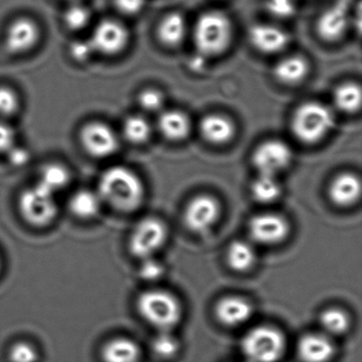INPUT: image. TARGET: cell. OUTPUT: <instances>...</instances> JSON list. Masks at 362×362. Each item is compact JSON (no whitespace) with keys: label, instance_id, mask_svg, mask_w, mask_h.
Wrapping results in <instances>:
<instances>
[{"label":"cell","instance_id":"cell-1","mask_svg":"<svg viewBox=\"0 0 362 362\" xmlns=\"http://www.w3.org/2000/svg\"><path fill=\"white\" fill-rule=\"evenodd\" d=\"M97 192L103 204L122 213H131L143 204L145 187L134 171L114 166L101 175Z\"/></svg>","mask_w":362,"mask_h":362},{"label":"cell","instance_id":"cell-2","mask_svg":"<svg viewBox=\"0 0 362 362\" xmlns=\"http://www.w3.org/2000/svg\"><path fill=\"white\" fill-rule=\"evenodd\" d=\"M137 311L158 332L173 330L183 319V306L179 298L163 289L143 292L137 298Z\"/></svg>","mask_w":362,"mask_h":362},{"label":"cell","instance_id":"cell-3","mask_svg":"<svg viewBox=\"0 0 362 362\" xmlns=\"http://www.w3.org/2000/svg\"><path fill=\"white\" fill-rule=\"evenodd\" d=\"M232 37V23L222 12H205L194 25V45L199 56L203 58L223 54L230 46Z\"/></svg>","mask_w":362,"mask_h":362},{"label":"cell","instance_id":"cell-4","mask_svg":"<svg viewBox=\"0 0 362 362\" xmlns=\"http://www.w3.org/2000/svg\"><path fill=\"white\" fill-rule=\"evenodd\" d=\"M334 126V115L332 110L315 101L300 105L291 120L294 136L307 145H313L325 139Z\"/></svg>","mask_w":362,"mask_h":362},{"label":"cell","instance_id":"cell-5","mask_svg":"<svg viewBox=\"0 0 362 362\" xmlns=\"http://www.w3.org/2000/svg\"><path fill=\"white\" fill-rule=\"evenodd\" d=\"M285 336L272 326H256L241 340V349L247 362H279L285 355Z\"/></svg>","mask_w":362,"mask_h":362},{"label":"cell","instance_id":"cell-6","mask_svg":"<svg viewBox=\"0 0 362 362\" xmlns=\"http://www.w3.org/2000/svg\"><path fill=\"white\" fill-rule=\"evenodd\" d=\"M18 209L23 219L35 228H45L56 219L59 213L56 194L35 184L21 194Z\"/></svg>","mask_w":362,"mask_h":362},{"label":"cell","instance_id":"cell-7","mask_svg":"<svg viewBox=\"0 0 362 362\" xmlns=\"http://www.w3.org/2000/svg\"><path fill=\"white\" fill-rule=\"evenodd\" d=\"M168 240V228L162 220L148 217L139 221L133 230L129 249L135 257L143 260L154 257Z\"/></svg>","mask_w":362,"mask_h":362},{"label":"cell","instance_id":"cell-8","mask_svg":"<svg viewBox=\"0 0 362 362\" xmlns=\"http://www.w3.org/2000/svg\"><path fill=\"white\" fill-rule=\"evenodd\" d=\"M82 147L93 158H107L119 149V137L111 126L103 122L84 124L80 132Z\"/></svg>","mask_w":362,"mask_h":362},{"label":"cell","instance_id":"cell-9","mask_svg":"<svg viewBox=\"0 0 362 362\" xmlns=\"http://www.w3.org/2000/svg\"><path fill=\"white\" fill-rule=\"evenodd\" d=\"M292 158L291 148L287 144L279 139H269L256 148L252 162L258 175L277 177L289 167Z\"/></svg>","mask_w":362,"mask_h":362},{"label":"cell","instance_id":"cell-10","mask_svg":"<svg viewBox=\"0 0 362 362\" xmlns=\"http://www.w3.org/2000/svg\"><path fill=\"white\" fill-rule=\"evenodd\" d=\"M221 214L219 201L209 194H199L190 200L184 213L186 228L194 234H204L217 223Z\"/></svg>","mask_w":362,"mask_h":362},{"label":"cell","instance_id":"cell-11","mask_svg":"<svg viewBox=\"0 0 362 362\" xmlns=\"http://www.w3.org/2000/svg\"><path fill=\"white\" fill-rule=\"evenodd\" d=\"M90 43L95 52L113 57L122 54L130 41V33L122 23L103 20L93 30Z\"/></svg>","mask_w":362,"mask_h":362},{"label":"cell","instance_id":"cell-12","mask_svg":"<svg viewBox=\"0 0 362 362\" xmlns=\"http://www.w3.org/2000/svg\"><path fill=\"white\" fill-rule=\"evenodd\" d=\"M289 232V223L279 214H259L249 223L250 236L258 245H279L287 238Z\"/></svg>","mask_w":362,"mask_h":362},{"label":"cell","instance_id":"cell-13","mask_svg":"<svg viewBox=\"0 0 362 362\" xmlns=\"http://www.w3.org/2000/svg\"><path fill=\"white\" fill-rule=\"evenodd\" d=\"M349 5L351 0H337L320 16L317 33L323 41L332 43L344 37L351 23Z\"/></svg>","mask_w":362,"mask_h":362},{"label":"cell","instance_id":"cell-14","mask_svg":"<svg viewBox=\"0 0 362 362\" xmlns=\"http://www.w3.org/2000/svg\"><path fill=\"white\" fill-rule=\"evenodd\" d=\"M41 39L39 25L29 18L14 20L6 33V48L14 54H23L33 50Z\"/></svg>","mask_w":362,"mask_h":362},{"label":"cell","instance_id":"cell-15","mask_svg":"<svg viewBox=\"0 0 362 362\" xmlns=\"http://www.w3.org/2000/svg\"><path fill=\"white\" fill-rule=\"evenodd\" d=\"M296 351L302 362H329L336 355L332 338L324 332H310L300 337Z\"/></svg>","mask_w":362,"mask_h":362},{"label":"cell","instance_id":"cell-16","mask_svg":"<svg viewBox=\"0 0 362 362\" xmlns=\"http://www.w3.org/2000/svg\"><path fill=\"white\" fill-rule=\"evenodd\" d=\"M250 43L262 54H275L283 52L290 43L284 29L270 24H256L249 30Z\"/></svg>","mask_w":362,"mask_h":362},{"label":"cell","instance_id":"cell-17","mask_svg":"<svg viewBox=\"0 0 362 362\" xmlns=\"http://www.w3.org/2000/svg\"><path fill=\"white\" fill-rule=\"evenodd\" d=\"M253 313L252 303L239 296H224L215 306L216 317L226 327H239L247 323Z\"/></svg>","mask_w":362,"mask_h":362},{"label":"cell","instance_id":"cell-18","mask_svg":"<svg viewBox=\"0 0 362 362\" xmlns=\"http://www.w3.org/2000/svg\"><path fill=\"white\" fill-rule=\"evenodd\" d=\"M328 194L337 206H351L361 196V182L355 173H340L330 183Z\"/></svg>","mask_w":362,"mask_h":362},{"label":"cell","instance_id":"cell-19","mask_svg":"<svg viewBox=\"0 0 362 362\" xmlns=\"http://www.w3.org/2000/svg\"><path fill=\"white\" fill-rule=\"evenodd\" d=\"M203 139L211 145H226L236 134L234 122L221 114H209L200 122Z\"/></svg>","mask_w":362,"mask_h":362},{"label":"cell","instance_id":"cell-20","mask_svg":"<svg viewBox=\"0 0 362 362\" xmlns=\"http://www.w3.org/2000/svg\"><path fill=\"white\" fill-rule=\"evenodd\" d=\"M101 357L105 362H139L141 347L132 339L118 337L103 345Z\"/></svg>","mask_w":362,"mask_h":362},{"label":"cell","instance_id":"cell-21","mask_svg":"<svg viewBox=\"0 0 362 362\" xmlns=\"http://www.w3.org/2000/svg\"><path fill=\"white\" fill-rule=\"evenodd\" d=\"M158 124L163 136L170 141H183L189 135L192 129L188 116L175 110L162 112Z\"/></svg>","mask_w":362,"mask_h":362},{"label":"cell","instance_id":"cell-22","mask_svg":"<svg viewBox=\"0 0 362 362\" xmlns=\"http://www.w3.org/2000/svg\"><path fill=\"white\" fill-rule=\"evenodd\" d=\"M309 73V64L303 57L290 56L275 65V79L286 86H296L302 82Z\"/></svg>","mask_w":362,"mask_h":362},{"label":"cell","instance_id":"cell-23","mask_svg":"<svg viewBox=\"0 0 362 362\" xmlns=\"http://www.w3.org/2000/svg\"><path fill=\"white\" fill-rule=\"evenodd\" d=\"M103 200L98 192L80 189L71 197L69 209L75 217L82 220L93 219L100 213Z\"/></svg>","mask_w":362,"mask_h":362},{"label":"cell","instance_id":"cell-24","mask_svg":"<svg viewBox=\"0 0 362 362\" xmlns=\"http://www.w3.org/2000/svg\"><path fill=\"white\" fill-rule=\"evenodd\" d=\"M187 35V24L181 13L173 12L163 18L158 29L160 43L167 47L181 45Z\"/></svg>","mask_w":362,"mask_h":362},{"label":"cell","instance_id":"cell-25","mask_svg":"<svg viewBox=\"0 0 362 362\" xmlns=\"http://www.w3.org/2000/svg\"><path fill=\"white\" fill-rule=\"evenodd\" d=\"M71 171L60 163H48L42 167L37 184L52 194H57L69 186L71 182Z\"/></svg>","mask_w":362,"mask_h":362},{"label":"cell","instance_id":"cell-26","mask_svg":"<svg viewBox=\"0 0 362 362\" xmlns=\"http://www.w3.org/2000/svg\"><path fill=\"white\" fill-rule=\"evenodd\" d=\"M226 262L232 270L247 272L255 266L257 254L251 243L243 240L233 241L226 252Z\"/></svg>","mask_w":362,"mask_h":362},{"label":"cell","instance_id":"cell-27","mask_svg":"<svg viewBox=\"0 0 362 362\" xmlns=\"http://www.w3.org/2000/svg\"><path fill=\"white\" fill-rule=\"evenodd\" d=\"M319 321L324 334L330 338L346 334L351 327V317L349 313L337 307H329L322 311Z\"/></svg>","mask_w":362,"mask_h":362},{"label":"cell","instance_id":"cell-28","mask_svg":"<svg viewBox=\"0 0 362 362\" xmlns=\"http://www.w3.org/2000/svg\"><path fill=\"white\" fill-rule=\"evenodd\" d=\"M251 194L256 202L272 204L281 196V185L277 181V177L258 175L252 183Z\"/></svg>","mask_w":362,"mask_h":362},{"label":"cell","instance_id":"cell-29","mask_svg":"<svg viewBox=\"0 0 362 362\" xmlns=\"http://www.w3.org/2000/svg\"><path fill=\"white\" fill-rule=\"evenodd\" d=\"M361 88L353 82L341 84L334 90V103L337 109L347 114L356 113L361 107Z\"/></svg>","mask_w":362,"mask_h":362},{"label":"cell","instance_id":"cell-30","mask_svg":"<svg viewBox=\"0 0 362 362\" xmlns=\"http://www.w3.org/2000/svg\"><path fill=\"white\" fill-rule=\"evenodd\" d=\"M151 126L145 117L141 115L129 116L122 124V134L129 143L141 145L151 136Z\"/></svg>","mask_w":362,"mask_h":362},{"label":"cell","instance_id":"cell-31","mask_svg":"<svg viewBox=\"0 0 362 362\" xmlns=\"http://www.w3.org/2000/svg\"><path fill=\"white\" fill-rule=\"evenodd\" d=\"M173 330H162L152 340V351L160 359L175 357L181 349L179 338L173 334Z\"/></svg>","mask_w":362,"mask_h":362},{"label":"cell","instance_id":"cell-32","mask_svg":"<svg viewBox=\"0 0 362 362\" xmlns=\"http://www.w3.org/2000/svg\"><path fill=\"white\" fill-rule=\"evenodd\" d=\"M92 12L86 6L78 3L71 4L64 13V24L69 30L81 31L90 25Z\"/></svg>","mask_w":362,"mask_h":362},{"label":"cell","instance_id":"cell-33","mask_svg":"<svg viewBox=\"0 0 362 362\" xmlns=\"http://www.w3.org/2000/svg\"><path fill=\"white\" fill-rule=\"evenodd\" d=\"M21 107L18 93L9 86H0V119H8L16 115Z\"/></svg>","mask_w":362,"mask_h":362},{"label":"cell","instance_id":"cell-34","mask_svg":"<svg viewBox=\"0 0 362 362\" xmlns=\"http://www.w3.org/2000/svg\"><path fill=\"white\" fill-rule=\"evenodd\" d=\"M10 362H37L39 351L31 343L21 341L14 343L9 349Z\"/></svg>","mask_w":362,"mask_h":362},{"label":"cell","instance_id":"cell-35","mask_svg":"<svg viewBox=\"0 0 362 362\" xmlns=\"http://www.w3.org/2000/svg\"><path fill=\"white\" fill-rule=\"evenodd\" d=\"M139 103L144 111L149 113H158L164 107L165 97L156 88H147L139 94Z\"/></svg>","mask_w":362,"mask_h":362},{"label":"cell","instance_id":"cell-36","mask_svg":"<svg viewBox=\"0 0 362 362\" xmlns=\"http://www.w3.org/2000/svg\"><path fill=\"white\" fill-rule=\"evenodd\" d=\"M266 9L273 18L287 20L296 14V0H267Z\"/></svg>","mask_w":362,"mask_h":362},{"label":"cell","instance_id":"cell-37","mask_svg":"<svg viewBox=\"0 0 362 362\" xmlns=\"http://www.w3.org/2000/svg\"><path fill=\"white\" fill-rule=\"evenodd\" d=\"M165 274V267L160 260L156 257L146 258L141 260V268H139V276L144 281L153 283L162 279Z\"/></svg>","mask_w":362,"mask_h":362},{"label":"cell","instance_id":"cell-38","mask_svg":"<svg viewBox=\"0 0 362 362\" xmlns=\"http://www.w3.org/2000/svg\"><path fill=\"white\" fill-rule=\"evenodd\" d=\"M69 54L74 60L79 63L86 62L92 58L95 52L94 47L90 43V39L88 40H77L71 44L69 47Z\"/></svg>","mask_w":362,"mask_h":362},{"label":"cell","instance_id":"cell-39","mask_svg":"<svg viewBox=\"0 0 362 362\" xmlns=\"http://www.w3.org/2000/svg\"><path fill=\"white\" fill-rule=\"evenodd\" d=\"M16 145V132L6 119H0V154H6Z\"/></svg>","mask_w":362,"mask_h":362},{"label":"cell","instance_id":"cell-40","mask_svg":"<svg viewBox=\"0 0 362 362\" xmlns=\"http://www.w3.org/2000/svg\"><path fill=\"white\" fill-rule=\"evenodd\" d=\"M116 9L127 16H133L143 11L146 0H115Z\"/></svg>","mask_w":362,"mask_h":362},{"label":"cell","instance_id":"cell-41","mask_svg":"<svg viewBox=\"0 0 362 362\" xmlns=\"http://www.w3.org/2000/svg\"><path fill=\"white\" fill-rule=\"evenodd\" d=\"M8 160L10 164L14 167H23L30 160V153L26 148L18 147V145L14 146L12 149L7 152Z\"/></svg>","mask_w":362,"mask_h":362},{"label":"cell","instance_id":"cell-42","mask_svg":"<svg viewBox=\"0 0 362 362\" xmlns=\"http://www.w3.org/2000/svg\"><path fill=\"white\" fill-rule=\"evenodd\" d=\"M66 1H69V3L73 4V3H78V1H80V0H66Z\"/></svg>","mask_w":362,"mask_h":362},{"label":"cell","instance_id":"cell-43","mask_svg":"<svg viewBox=\"0 0 362 362\" xmlns=\"http://www.w3.org/2000/svg\"><path fill=\"white\" fill-rule=\"evenodd\" d=\"M245 362H247V361H245Z\"/></svg>","mask_w":362,"mask_h":362}]
</instances>
